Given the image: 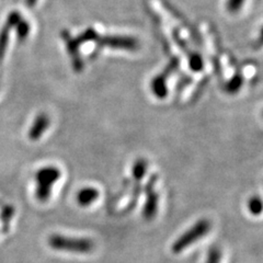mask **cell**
<instances>
[{
  "label": "cell",
  "mask_w": 263,
  "mask_h": 263,
  "mask_svg": "<svg viewBox=\"0 0 263 263\" xmlns=\"http://www.w3.org/2000/svg\"><path fill=\"white\" fill-rule=\"evenodd\" d=\"M48 246L57 251H66L73 253H88L92 251L95 243L88 238L67 237L60 234H54L48 238Z\"/></svg>",
  "instance_id": "1"
},
{
  "label": "cell",
  "mask_w": 263,
  "mask_h": 263,
  "mask_svg": "<svg viewBox=\"0 0 263 263\" xmlns=\"http://www.w3.org/2000/svg\"><path fill=\"white\" fill-rule=\"evenodd\" d=\"M62 177L61 170L55 166H46L41 168L35 174V197L36 200L45 203L52 195V189L54 184Z\"/></svg>",
  "instance_id": "2"
},
{
  "label": "cell",
  "mask_w": 263,
  "mask_h": 263,
  "mask_svg": "<svg viewBox=\"0 0 263 263\" xmlns=\"http://www.w3.org/2000/svg\"><path fill=\"white\" fill-rule=\"evenodd\" d=\"M212 228L211 221L206 218H202L197 220L196 223L190 228L187 229L185 233L181 235L178 239L172 243L171 250L174 253L178 254L182 252L183 250L187 249L191 245L201 240L202 238L206 236Z\"/></svg>",
  "instance_id": "3"
},
{
  "label": "cell",
  "mask_w": 263,
  "mask_h": 263,
  "mask_svg": "<svg viewBox=\"0 0 263 263\" xmlns=\"http://www.w3.org/2000/svg\"><path fill=\"white\" fill-rule=\"evenodd\" d=\"M178 66H179V59H174L169 63L167 68L163 70L162 73H159V75H157L153 79L151 84L152 91L157 99L163 100V99L168 96L167 80L171 73L178 68Z\"/></svg>",
  "instance_id": "4"
},
{
  "label": "cell",
  "mask_w": 263,
  "mask_h": 263,
  "mask_svg": "<svg viewBox=\"0 0 263 263\" xmlns=\"http://www.w3.org/2000/svg\"><path fill=\"white\" fill-rule=\"evenodd\" d=\"M156 177L154 176L145 186V204L143 209V216L146 220H153L157 215L158 206H159V194L156 192L154 182Z\"/></svg>",
  "instance_id": "5"
},
{
  "label": "cell",
  "mask_w": 263,
  "mask_h": 263,
  "mask_svg": "<svg viewBox=\"0 0 263 263\" xmlns=\"http://www.w3.org/2000/svg\"><path fill=\"white\" fill-rule=\"evenodd\" d=\"M21 19L22 18H21L20 12L18 11L10 12L9 15H8L7 21L4 24L2 31H0V64H2L4 57L6 55L8 42H9V37H10V32L12 31V29H14L16 23H18Z\"/></svg>",
  "instance_id": "6"
},
{
  "label": "cell",
  "mask_w": 263,
  "mask_h": 263,
  "mask_svg": "<svg viewBox=\"0 0 263 263\" xmlns=\"http://www.w3.org/2000/svg\"><path fill=\"white\" fill-rule=\"evenodd\" d=\"M100 43L111 48L127 49V51H134L138 47L137 41L129 36H105L100 39Z\"/></svg>",
  "instance_id": "7"
},
{
  "label": "cell",
  "mask_w": 263,
  "mask_h": 263,
  "mask_svg": "<svg viewBox=\"0 0 263 263\" xmlns=\"http://www.w3.org/2000/svg\"><path fill=\"white\" fill-rule=\"evenodd\" d=\"M51 125V119L46 113H40L37 117L33 120L32 125L29 129V138L31 141H39L42 137L47 128Z\"/></svg>",
  "instance_id": "8"
},
{
  "label": "cell",
  "mask_w": 263,
  "mask_h": 263,
  "mask_svg": "<svg viewBox=\"0 0 263 263\" xmlns=\"http://www.w3.org/2000/svg\"><path fill=\"white\" fill-rule=\"evenodd\" d=\"M100 196V192L93 186L82 187L76 194V202L81 208H87L93 204Z\"/></svg>",
  "instance_id": "9"
},
{
  "label": "cell",
  "mask_w": 263,
  "mask_h": 263,
  "mask_svg": "<svg viewBox=\"0 0 263 263\" xmlns=\"http://www.w3.org/2000/svg\"><path fill=\"white\" fill-rule=\"evenodd\" d=\"M147 167L148 162L144 158H139L134 162L133 168H132V175H133V178L136 182H139V181L144 179L147 172Z\"/></svg>",
  "instance_id": "10"
},
{
  "label": "cell",
  "mask_w": 263,
  "mask_h": 263,
  "mask_svg": "<svg viewBox=\"0 0 263 263\" xmlns=\"http://www.w3.org/2000/svg\"><path fill=\"white\" fill-rule=\"evenodd\" d=\"M243 85V78L240 73H236L232 78H230L227 84L225 85V91L229 95H235L241 89Z\"/></svg>",
  "instance_id": "11"
},
{
  "label": "cell",
  "mask_w": 263,
  "mask_h": 263,
  "mask_svg": "<svg viewBox=\"0 0 263 263\" xmlns=\"http://www.w3.org/2000/svg\"><path fill=\"white\" fill-rule=\"evenodd\" d=\"M14 215V209L11 206V205H7V206L4 208L2 215H0V219H2L3 223V228L5 229V232L8 230V227L10 225V221Z\"/></svg>",
  "instance_id": "12"
},
{
  "label": "cell",
  "mask_w": 263,
  "mask_h": 263,
  "mask_svg": "<svg viewBox=\"0 0 263 263\" xmlns=\"http://www.w3.org/2000/svg\"><path fill=\"white\" fill-rule=\"evenodd\" d=\"M15 31H16V36H18L19 41H24L30 33V23L28 21H24V20H20L18 23H16V26L14 27Z\"/></svg>",
  "instance_id": "13"
},
{
  "label": "cell",
  "mask_w": 263,
  "mask_h": 263,
  "mask_svg": "<svg viewBox=\"0 0 263 263\" xmlns=\"http://www.w3.org/2000/svg\"><path fill=\"white\" fill-rule=\"evenodd\" d=\"M189 67L194 72H199L204 67V62L202 56L199 54H192L189 57Z\"/></svg>",
  "instance_id": "14"
},
{
  "label": "cell",
  "mask_w": 263,
  "mask_h": 263,
  "mask_svg": "<svg viewBox=\"0 0 263 263\" xmlns=\"http://www.w3.org/2000/svg\"><path fill=\"white\" fill-rule=\"evenodd\" d=\"M249 212L254 216H258L262 213V200L260 196H252L248 202Z\"/></svg>",
  "instance_id": "15"
},
{
  "label": "cell",
  "mask_w": 263,
  "mask_h": 263,
  "mask_svg": "<svg viewBox=\"0 0 263 263\" xmlns=\"http://www.w3.org/2000/svg\"><path fill=\"white\" fill-rule=\"evenodd\" d=\"M221 261V250L218 247H212L208 251V257L205 263H220Z\"/></svg>",
  "instance_id": "16"
},
{
  "label": "cell",
  "mask_w": 263,
  "mask_h": 263,
  "mask_svg": "<svg viewBox=\"0 0 263 263\" xmlns=\"http://www.w3.org/2000/svg\"><path fill=\"white\" fill-rule=\"evenodd\" d=\"M245 0H227L226 9L230 13H236L240 10V8L243 6Z\"/></svg>",
  "instance_id": "17"
},
{
  "label": "cell",
  "mask_w": 263,
  "mask_h": 263,
  "mask_svg": "<svg viewBox=\"0 0 263 263\" xmlns=\"http://www.w3.org/2000/svg\"><path fill=\"white\" fill-rule=\"evenodd\" d=\"M36 4H37V0H26V5L29 8H33Z\"/></svg>",
  "instance_id": "18"
}]
</instances>
